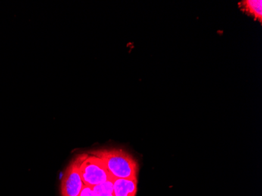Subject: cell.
Segmentation results:
<instances>
[{"label":"cell","instance_id":"cell-1","mask_svg":"<svg viewBox=\"0 0 262 196\" xmlns=\"http://www.w3.org/2000/svg\"><path fill=\"white\" fill-rule=\"evenodd\" d=\"M91 153L102 160L113 179L138 178V163L127 151L120 148H104Z\"/></svg>","mask_w":262,"mask_h":196},{"label":"cell","instance_id":"cell-2","mask_svg":"<svg viewBox=\"0 0 262 196\" xmlns=\"http://www.w3.org/2000/svg\"><path fill=\"white\" fill-rule=\"evenodd\" d=\"M76 159L81 178L86 186H97L113 179L102 160L92 153L79 155Z\"/></svg>","mask_w":262,"mask_h":196},{"label":"cell","instance_id":"cell-3","mask_svg":"<svg viewBox=\"0 0 262 196\" xmlns=\"http://www.w3.org/2000/svg\"><path fill=\"white\" fill-rule=\"evenodd\" d=\"M85 186L81 178L79 165L76 159H73L64 169L61 181V196H79Z\"/></svg>","mask_w":262,"mask_h":196},{"label":"cell","instance_id":"cell-4","mask_svg":"<svg viewBox=\"0 0 262 196\" xmlns=\"http://www.w3.org/2000/svg\"><path fill=\"white\" fill-rule=\"evenodd\" d=\"M113 196H136L138 192V178L135 179H113Z\"/></svg>","mask_w":262,"mask_h":196},{"label":"cell","instance_id":"cell-5","mask_svg":"<svg viewBox=\"0 0 262 196\" xmlns=\"http://www.w3.org/2000/svg\"><path fill=\"white\" fill-rule=\"evenodd\" d=\"M239 7L246 14L252 16L255 20L262 21L261 0H245L239 3Z\"/></svg>","mask_w":262,"mask_h":196},{"label":"cell","instance_id":"cell-6","mask_svg":"<svg viewBox=\"0 0 262 196\" xmlns=\"http://www.w3.org/2000/svg\"><path fill=\"white\" fill-rule=\"evenodd\" d=\"M79 196H95L92 187L85 185Z\"/></svg>","mask_w":262,"mask_h":196}]
</instances>
